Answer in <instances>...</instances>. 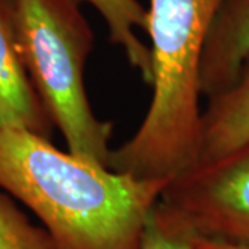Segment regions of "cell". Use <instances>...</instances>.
<instances>
[{"instance_id":"cell-4","label":"cell","mask_w":249,"mask_h":249,"mask_svg":"<svg viewBox=\"0 0 249 249\" xmlns=\"http://www.w3.org/2000/svg\"><path fill=\"white\" fill-rule=\"evenodd\" d=\"M152 217L183 240L249 249V142L170 178Z\"/></svg>"},{"instance_id":"cell-7","label":"cell","mask_w":249,"mask_h":249,"mask_svg":"<svg viewBox=\"0 0 249 249\" xmlns=\"http://www.w3.org/2000/svg\"><path fill=\"white\" fill-rule=\"evenodd\" d=\"M249 142V55L230 88L206 97L196 165L219 160Z\"/></svg>"},{"instance_id":"cell-9","label":"cell","mask_w":249,"mask_h":249,"mask_svg":"<svg viewBox=\"0 0 249 249\" xmlns=\"http://www.w3.org/2000/svg\"><path fill=\"white\" fill-rule=\"evenodd\" d=\"M0 249H54L50 235L28 219L9 194L0 193Z\"/></svg>"},{"instance_id":"cell-3","label":"cell","mask_w":249,"mask_h":249,"mask_svg":"<svg viewBox=\"0 0 249 249\" xmlns=\"http://www.w3.org/2000/svg\"><path fill=\"white\" fill-rule=\"evenodd\" d=\"M28 76L68 151L108 168L114 124L96 116L85 86L94 46L91 27L73 0H11Z\"/></svg>"},{"instance_id":"cell-10","label":"cell","mask_w":249,"mask_h":249,"mask_svg":"<svg viewBox=\"0 0 249 249\" xmlns=\"http://www.w3.org/2000/svg\"><path fill=\"white\" fill-rule=\"evenodd\" d=\"M139 249H196V247L190 241L183 240L162 230L160 224L152 217L151 212L145 223L142 244Z\"/></svg>"},{"instance_id":"cell-6","label":"cell","mask_w":249,"mask_h":249,"mask_svg":"<svg viewBox=\"0 0 249 249\" xmlns=\"http://www.w3.org/2000/svg\"><path fill=\"white\" fill-rule=\"evenodd\" d=\"M249 55V0H223L199 62L201 96L230 88Z\"/></svg>"},{"instance_id":"cell-2","label":"cell","mask_w":249,"mask_h":249,"mask_svg":"<svg viewBox=\"0 0 249 249\" xmlns=\"http://www.w3.org/2000/svg\"><path fill=\"white\" fill-rule=\"evenodd\" d=\"M223 0H150L152 96L140 126L112 148L108 168L137 178H173L196 165L199 62Z\"/></svg>"},{"instance_id":"cell-8","label":"cell","mask_w":249,"mask_h":249,"mask_svg":"<svg viewBox=\"0 0 249 249\" xmlns=\"http://www.w3.org/2000/svg\"><path fill=\"white\" fill-rule=\"evenodd\" d=\"M78 4L88 3L97 10L106 21L109 40L124 50L130 67L151 85L152 65L150 47L144 45L136 29H147V10L137 0H73Z\"/></svg>"},{"instance_id":"cell-1","label":"cell","mask_w":249,"mask_h":249,"mask_svg":"<svg viewBox=\"0 0 249 249\" xmlns=\"http://www.w3.org/2000/svg\"><path fill=\"white\" fill-rule=\"evenodd\" d=\"M170 178H133L39 134L0 129V188L37 216L54 249H139Z\"/></svg>"},{"instance_id":"cell-11","label":"cell","mask_w":249,"mask_h":249,"mask_svg":"<svg viewBox=\"0 0 249 249\" xmlns=\"http://www.w3.org/2000/svg\"><path fill=\"white\" fill-rule=\"evenodd\" d=\"M191 244L196 247V249H244L235 248V247H229V245L213 244V242H205V241H193Z\"/></svg>"},{"instance_id":"cell-5","label":"cell","mask_w":249,"mask_h":249,"mask_svg":"<svg viewBox=\"0 0 249 249\" xmlns=\"http://www.w3.org/2000/svg\"><path fill=\"white\" fill-rule=\"evenodd\" d=\"M0 129H21L46 139L54 129L21 58L11 0H0Z\"/></svg>"}]
</instances>
